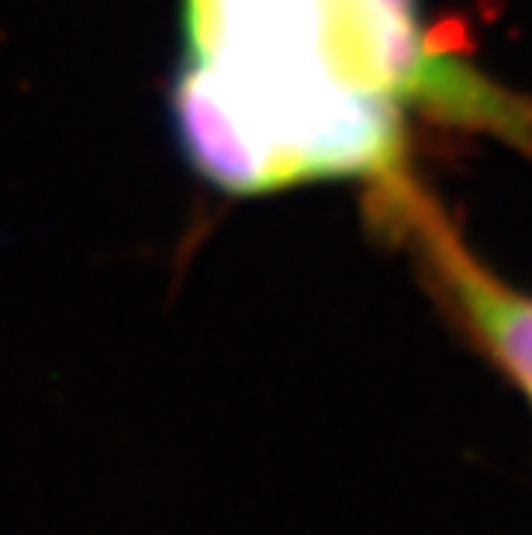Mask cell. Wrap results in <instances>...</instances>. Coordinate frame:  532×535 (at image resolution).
I'll return each instance as SVG.
<instances>
[{"instance_id":"1","label":"cell","mask_w":532,"mask_h":535,"mask_svg":"<svg viewBox=\"0 0 532 535\" xmlns=\"http://www.w3.org/2000/svg\"><path fill=\"white\" fill-rule=\"evenodd\" d=\"M173 121L228 194L405 173V111L529 132L522 104L425 42L415 0H184Z\"/></svg>"},{"instance_id":"2","label":"cell","mask_w":532,"mask_h":535,"mask_svg":"<svg viewBox=\"0 0 532 535\" xmlns=\"http://www.w3.org/2000/svg\"><path fill=\"white\" fill-rule=\"evenodd\" d=\"M374 211L412 249L450 321L532 408V294L477 259L412 173L374 183Z\"/></svg>"}]
</instances>
